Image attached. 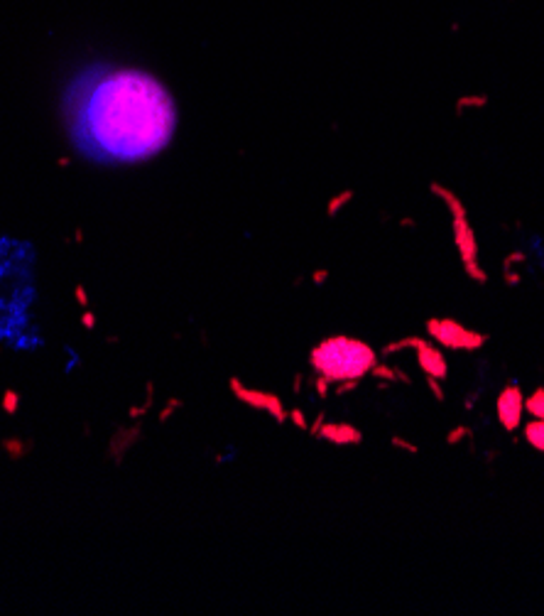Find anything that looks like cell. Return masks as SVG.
<instances>
[{
  "label": "cell",
  "mask_w": 544,
  "mask_h": 616,
  "mask_svg": "<svg viewBox=\"0 0 544 616\" xmlns=\"http://www.w3.org/2000/svg\"><path fill=\"white\" fill-rule=\"evenodd\" d=\"M424 332L444 351H468V354H473V351H481L491 339L486 332L471 329V327L461 325L453 317H429L424 322Z\"/></svg>",
  "instance_id": "277c9868"
},
{
  "label": "cell",
  "mask_w": 544,
  "mask_h": 616,
  "mask_svg": "<svg viewBox=\"0 0 544 616\" xmlns=\"http://www.w3.org/2000/svg\"><path fill=\"white\" fill-rule=\"evenodd\" d=\"M32 266L34 258L25 243L0 236V320L8 322L15 334V320H27L25 307L32 302Z\"/></svg>",
  "instance_id": "3957f363"
},
{
  "label": "cell",
  "mask_w": 544,
  "mask_h": 616,
  "mask_svg": "<svg viewBox=\"0 0 544 616\" xmlns=\"http://www.w3.org/2000/svg\"><path fill=\"white\" fill-rule=\"evenodd\" d=\"M69 140L98 165H135L159 155L177 131V106L157 77L135 67L91 64L62 96Z\"/></svg>",
  "instance_id": "6da1fadb"
},
{
  "label": "cell",
  "mask_w": 544,
  "mask_h": 616,
  "mask_svg": "<svg viewBox=\"0 0 544 616\" xmlns=\"http://www.w3.org/2000/svg\"><path fill=\"white\" fill-rule=\"evenodd\" d=\"M496 417L507 435L522 430V425H525V393L517 384H507L500 388L496 398Z\"/></svg>",
  "instance_id": "8992f818"
},
{
  "label": "cell",
  "mask_w": 544,
  "mask_h": 616,
  "mask_svg": "<svg viewBox=\"0 0 544 616\" xmlns=\"http://www.w3.org/2000/svg\"><path fill=\"white\" fill-rule=\"evenodd\" d=\"M321 437L336 442V445H358L363 440L361 430L353 425H346V422H331L321 430Z\"/></svg>",
  "instance_id": "9c48e42d"
},
{
  "label": "cell",
  "mask_w": 544,
  "mask_h": 616,
  "mask_svg": "<svg viewBox=\"0 0 544 616\" xmlns=\"http://www.w3.org/2000/svg\"><path fill=\"white\" fill-rule=\"evenodd\" d=\"M471 435H473L471 427H466V425H456V427H453V430H449L446 442H449V445H458V442L466 440V437H471Z\"/></svg>",
  "instance_id": "7c38bea8"
},
{
  "label": "cell",
  "mask_w": 544,
  "mask_h": 616,
  "mask_svg": "<svg viewBox=\"0 0 544 616\" xmlns=\"http://www.w3.org/2000/svg\"><path fill=\"white\" fill-rule=\"evenodd\" d=\"M453 236H456V248L458 253H461L466 275L471 277L473 282H478V285H486L488 277L486 273H483V268L478 266V243L466 221V214H456V216H453Z\"/></svg>",
  "instance_id": "52a82bcc"
},
{
  "label": "cell",
  "mask_w": 544,
  "mask_h": 616,
  "mask_svg": "<svg viewBox=\"0 0 544 616\" xmlns=\"http://www.w3.org/2000/svg\"><path fill=\"white\" fill-rule=\"evenodd\" d=\"M522 440H525L532 450L544 454V420L532 417L530 422H525V425H522Z\"/></svg>",
  "instance_id": "30bf717a"
},
{
  "label": "cell",
  "mask_w": 544,
  "mask_h": 616,
  "mask_svg": "<svg viewBox=\"0 0 544 616\" xmlns=\"http://www.w3.org/2000/svg\"><path fill=\"white\" fill-rule=\"evenodd\" d=\"M390 445L395 447V450H402V452H409V454H419V445H414L412 440H405V437L395 435L390 440Z\"/></svg>",
  "instance_id": "5bb4252c"
},
{
  "label": "cell",
  "mask_w": 544,
  "mask_h": 616,
  "mask_svg": "<svg viewBox=\"0 0 544 616\" xmlns=\"http://www.w3.org/2000/svg\"><path fill=\"white\" fill-rule=\"evenodd\" d=\"M414 351V359H417V366L422 371V376H429V379H439L446 384L449 381V361L444 356L442 346L434 344L429 336H402V339L387 344L385 349L380 351L383 356H397L400 351Z\"/></svg>",
  "instance_id": "5b68a950"
},
{
  "label": "cell",
  "mask_w": 544,
  "mask_h": 616,
  "mask_svg": "<svg viewBox=\"0 0 544 616\" xmlns=\"http://www.w3.org/2000/svg\"><path fill=\"white\" fill-rule=\"evenodd\" d=\"M378 361L380 354L368 341L346 334L326 336L309 354V364L319 374V379L326 384H338L343 388L356 386L358 381L371 376Z\"/></svg>",
  "instance_id": "7a4b0ae2"
},
{
  "label": "cell",
  "mask_w": 544,
  "mask_h": 616,
  "mask_svg": "<svg viewBox=\"0 0 544 616\" xmlns=\"http://www.w3.org/2000/svg\"><path fill=\"white\" fill-rule=\"evenodd\" d=\"M424 381H427V388L432 391L434 400L444 403V398H446V391H444V381H439V379H429V376H424Z\"/></svg>",
  "instance_id": "4fadbf2b"
},
{
  "label": "cell",
  "mask_w": 544,
  "mask_h": 616,
  "mask_svg": "<svg viewBox=\"0 0 544 616\" xmlns=\"http://www.w3.org/2000/svg\"><path fill=\"white\" fill-rule=\"evenodd\" d=\"M231 391L236 393L238 400L243 403L253 405L258 410H265L270 412L274 420H284V408H282V400L277 398L274 393H263V391H251L241 384V381H231Z\"/></svg>",
  "instance_id": "ba28073f"
},
{
  "label": "cell",
  "mask_w": 544,
  "mask_h": 616,
  "mask_svg": "<svg viewBox=\"0 0 544 616\" xmlns=\"http://www.w3.org/2000/svg\"><path fill=\"white\" fill-rule=\"evenodd\" d=\"M525 412L537 420H544V386H537L530 395H525Z\"/></svg>",
  "instance_id": "8fae6325"
}]
</instances>
